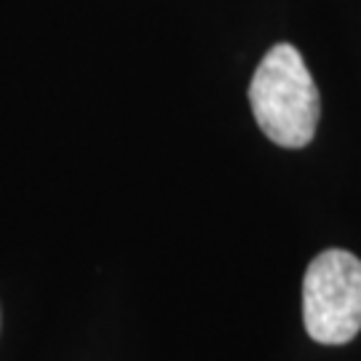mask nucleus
<instances>
[{
	"label": "nucleus",
	"mask_w": 361,
	"mask_h": 361,
	"mask_svg": "<svg viewBox=\"0 0 361 361\" xmlns=\"http://www.w3.org/2000/svg\"><path fill=\"white\" fill-rule=\"evenodd\" d=\"M249 104L257 126L271 142L297 150L313 140L322 99L295 46L276 43L262 56L249 83Z\"/></svg>",
	"instance_id": "f257e3e1"
},
{
	"label": "nucleus",
	"mask_w": 361,
	"mask_h": 361,
	"mask_svg": "<svg viewBox=\"0 0 361 361\" xmlns=\"http://www.w3.org/2000/svg\"><path fill=\"white\" fill-rule=\"evenodd\" d=\"M302 322L322 345H345L361 329V259L326 249L302 279Z\"/></svg>",
	"instance_id": "f03ea898"
}]
</instances>
